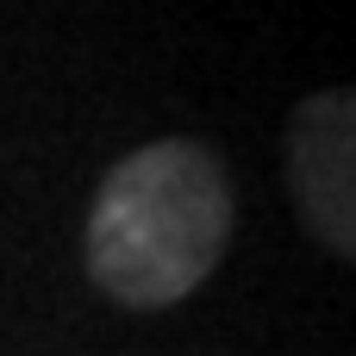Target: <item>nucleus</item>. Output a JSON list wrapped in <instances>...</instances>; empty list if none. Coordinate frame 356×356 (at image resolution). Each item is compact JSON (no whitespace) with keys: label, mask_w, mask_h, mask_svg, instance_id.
I'll return each mask as SVG.
<instances>
[{"label":"nucleus","mask_w":356,"mask_h":356,"mask_svg":"<svg viewBox=\"0 0 356 356\" xmlns=\"http://www.w3.org/2000/svg\"><path fill=\"white\" fill-rule=\"evenodd\" d=\"M232 232L238 200L225 163L194 138H156L119 156L94 188L81 263L106 300L131 313H163L225 263Z\"/></svg>","instance_id":"f257e3e1"},{"label":"nucleus","mask_w":356,"mask_h":356,"mask_svg":"<svg viewBox=\"0 0 356 356\" xmlns=\"http://www.w3.org/2000/svg\"><path fill=\"white\" fill-rule=\"evenodd\" d=\"M282 181L307 238L356 269V88H319L288 113Z\"/></svg>","instance_id":"f03ea898"}]
</instances>
